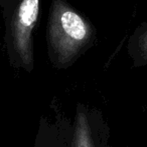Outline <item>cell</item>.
<instances>
[{
    "instance_id": "cell-3",
    "label": "cell",
    "mask_w": 147,
    "mask_h": 147,
    "mask_svg": "<svg viewBox=\"0 0 147 147\" xmlns=\"http://www.w3.org/2000/svg\"><path fill=\"white\" fill-rule=\"evenodd\" d=\"M71 147H112L110 128L99 109L77 104L72 122Z\"/></svg>"
},
{
    "instance_id": "cell-1",
    "label": "cell",
    "mask_w": 147,
    "mask_h": 147,
    "mask_svg": "<svg viewBox=\"0 0 147 147\" xmlns=\"http://www.w3.org/2000/svg\"><path fill=\"white\" fill-rule=\"evenodd\" d=\"M47 57L55 69H68L97 42L91 20L67 0H51L46 31Z\"/></svg>"
},
{
    "instance_id": "cell-4",
    "label": "cell",
    "mask_w": 147,
    "mask_h": 147,
    "mask_svg": "<svg viewBox=\"0 0 147 147\" xmlns=\"http://www.w3.org/2000/svg\"><path fill=\"white\" fill-rule=\"evenodd\" d=\"M127 52L133 67L147 65V22L140 23L128 39Z\"/></svg>"
},
{
    "instance_id": "cell-5",
    "label": "cell",
    "mask_w": 147,
    "mask_h": 147,
    "mask_svg": "<svg viewBox=\"0 0 147 147\" xmlns=\"http://www.w3.org/2000/svg\"><path fill=\"white\" fill-rule=\"evenodd\" d=\"M55 134H41L37 139L36 147H71L72 126L69 131H65L63 126L55 127Z\"/></svg>"
},
{
    "instance_id": "cell-2",
    "label": "cell",
    "mask_w": 147,
    "mask_h": 147,
    "mask_svg": "<svg viewBox=\"0 0 147 147\" xmlns=\"http://www.w3.org/2000/svg\"><path fill=\"white\" fill-rule=\"evenodd\" d=\"M42 0H0L4 21V48L10 65L30 72L34 68V33Z\"/></svg>"
}]
</instances>
